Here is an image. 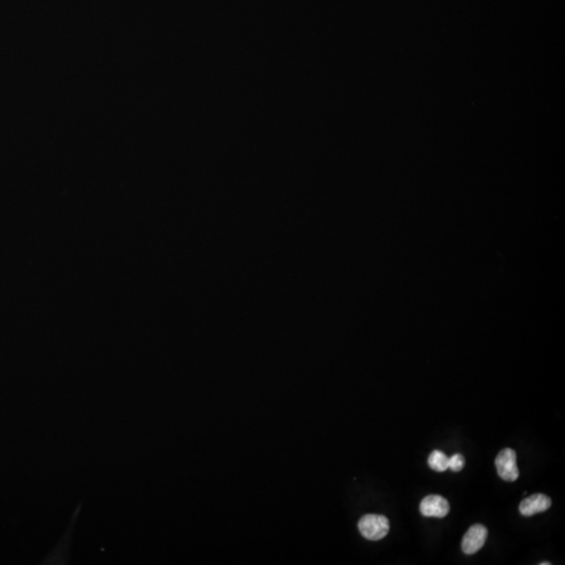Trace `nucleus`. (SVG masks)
Masks as SVG:
<instances>
[{
    "label": "nucleus",
    "instance_id": "obj_2",
    "mask_svg": "<svg viewBox=\"0 0 565 565\" xmlns=\"http://www.w3.org/2000/svg\"><path fill=\"white\" fill-rule=\"evenodd\" d=\"M498 475L506 482H515L520 477L516 452L511 448L502 449L495 460Z\"/></svg>",
    "mask_w": 565,
    "mask_h": 565
},
{
    "label": "nucleus",
    "instance_id": "obj_3",
    "mask_svg": "<svg viewBox=\"0 0 565 565\" xmlns=\"http://www.w3.org/2000/svg\"><path fill=\"white\" fill-rule=\"evenodd\" d=\"M488 531L483 524H474L466 533L462 542V550L465 554L473 555L483 548L487 540Z\"/></svg>",
    "mask_w": 565,
    "mask_h": 565
},
{
    "label": "nucleus",
    "instance_id": "obj_7",
    "mask_svg": "<svg viewBox=\"0 0 565 565\" xmlns=\"http://www.w3.org/2000/svg\"><path fill=\"white\" fill-rule=\"evenodd\" d=\"M464 466H465V458L460 455V453L452 455V457L448 460V469L452 470V471H461Z\"/></svg>",
    "mask_w": 565,
    "mask_h": 565
},
{
    "label": "nucleus",
    "instance_id": "obj_8",
    "mask_svg": "<svg viewBox=\"0 0 565 565\" xmlns=\"http://www.w3.org/2000/svg\"><path fill=\"white\" fill-rule=\"evenodd\" d=\"M550 564H551V563H550V562H542V563H540V565H550Z\"/></svg>",
    "mask_w": 565,
    "mask_h": 565
},
{
    "label": "nucleus",
    "instance_id": "obj_4",
    "mask_svg": "<svg viewBox=\"0 0 565 565\" xmlns=\"http://www.w3.org/2000/svg\"><path fill=\"white\" fill-rule=\"evenodd\" d=\"M449 502L443 496L429 495L420 504V512L425 517L443 518L449 512Z\"/></svg>",
    "mask_w": 565,
    "mask_h": 565
},
{
    "label": "nucleus",
    "instance_id": "obj_6",
    "mask_svg": "<svg viewBox=\"0 0 565 565\" xmlns=\"http://www.w3.org/2000/svg\"><path fill=\"white\" fill-rule=\"evenodd\" d=\"M448 460H449V458L444 452L435 450V451L431 452L429 458V467L435 471H446L448 469Z\"/></svg>",
    "mask_w": 565,
    "mask_h": 565
},
{
    "label": "nucleus",
    "instance_id": "obj_1",
    "mask_svg": "<svg viewBox=\"0 0 565 565\" xmlns=\"http://www.w3.org/2000/svg\"><path fill=\"white\" fill-rule=\"evenodd\" d=\"M358 528L364 538L377 542L387 536L389 531V522L385 516L367 514L359 520Z\"/></svg>",
    "mask_w": 565,
    "mask_h": 565
},
{
    "label": "nucleus",
    "instance_id": "obj_5",
    "mask_svg": "<svg viewBox=\"0 0 565 565\" xmlns=\"http://www.w3.org/2000/svg\"><path fill=\"white\" fill-rule=\"evenodd\" d=\"M552 506V500L544 494L537 493L524 498L520 504V512L522 515L530 517L535 514L544 513Z\"/></svg>",
    "mask_w": 565,
    "mask_h": 565
}]
</instances>
